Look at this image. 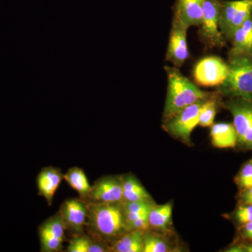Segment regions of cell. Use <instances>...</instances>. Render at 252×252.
Masks as SVG:
<instances>
[{
    "label": "cell",
    "mask_w": 252,
    "mask_h": 252,
    "mask_svg": "<svg viewBox=\"0 0 252 252\" xmlns=\"http://www.w3.org/2000/svg\"><path fill=\"white\" fill-rule=\"evenodd\" d=\"M217 114V103L215 99L209 98L204 102L203 108L199 117V126L210 127L214 124Z\"/></svg>",
    "instance_id": "obj_23"
},
{
    "label": "cell",
    "mask_w": 252,
    "mask_h": 252,
    "mask_svg": "<svg viewBox=\"0 0 252 252\" xmlns=\"http://www.w3.org/2000/svg\"><path fill=\"white\" fill-rule=\"evenodd\" d=\"M205 100L189 106L165 122L164 127L167 132L185 143H190L192 132L199 125V117Z\"/></svg>",
    "instance_id": "obj_7"
},
{
    "label": "cell",
    "mask_w": 252,
    "mask_h": 252,
    "mask_svg": "<svg viewBox=\"0 0 252 252\" xmlns=\"http://www.w3.org/2000/svg\"><path fill=\"white\" fill-rule=\"evenodd\" d=\"M144 231L128 230L109 245V252H143Z\"/></svg>",
    "instance_id": "obj_17"
},
{
    "label": "cell",
    "mask_w": 252,
    "mask_h": 252,
    "mask_svg": "<svg viewBox=\"0 0 252 252\" xmlns=\"http://www.w3.org/2000/svg\"><path fill=\"white\" fill-rule=\"evenodd\" d=\"M237 183L245 190L252 187V160L245 163L237 177Z\"/></svg>",
    "instance_id": "obj_24"
},
{
    "label": "cell",
    "mask_w": 252,
    "mask_h": 252,
    "mask_svg": "<svg viewBox=\"0 0 252 252\" xmlns=\"http://www.w3.org/2000/svg\"><path fill=\"white\" fill-rule=\"evenodd\" d=\"M61 169L53 166L43 167L36 178L38 191L51 206L55 193L63 180Z\"/></svg>",
    "instance_id": "obj_14"
},
{
    "label": "cell",
    "mask_w": 252,
    "mask_h": 252,
    "mask_svg": "<svg viewBox=\"0 0 252 252\" xmlns=\"http://www.w3.org/2000/svg\"><path fill=\"white\" fill-rule=\"evenodd\" d=\"M83 200L86 203H124L122 177L105 176L99 178Z\"/></svg>",
    "instance_id": "obj_8"
},
{
    "label": "cell",
    "mask_w": 252,
    "mask_h": 252,
    "mask_svg": "<svg viewBox=\"0 0 252 252\" xmlns=\"http://www.w3.org/2000/svg\"><path fill=\"white\" fill-rule=\"evenodd\" d=\"M252 16V0H221L220 28L226 40H231L235 31Z\"/></svg>",
    "instance_id": "obj_4"
},
{
    "label": "cell",
    "mask_w": 252,
    "mask_h": 252,
    "mask_svg": "<svg viewBox=\"0 0 252 252\" xmlns=\"http://www.w3.org/2000/svg\"><path fill=\"white\" fill-rule=\"evenodd\" d=\"M228 65V76L219 91L231 98L252 102V57H229Z\"/></svg>",
    "instance_id": "obj_3"
},
{
    "label": "cell",
    "mask_w": 252,
    "mask_h": 252,
    "mask_svg": "<svg viewBox=\"0 0 252 252\" xmlns=\"http://www.w3.org/2000/svg\"><path fill=\"white\" fill-rule=\"evenodd\" d=\"M167 76V94L163 117L165 122L184 109L210 98V94L200 90L184 77L175 67H165Z\"/></svg>",
    "instance_id": "obj_2"
},
{
    "label": "cell",
    "mask_w": 252,
    "mask_h": 252,
    "mask_svg": "<svg viewBox=\"0 0 252 252\" xmlns=\"http://www.w3.org/2000/svg\"><path fill=\"white\" fill-rule=\"evenodd\" d=\"M148 214L142 215L137 220H133L127 225L128 230H140L142 231L149 229Z\"/></svg>",
    "instance_id": "obj_27"
},
{
    "label": "cell",
    "mask_w": 252,
    "mask_h": 252,
    "mask_svg": "<svg viewBox=\"0 0 252 252\" xmlns=\"http://www.w3.org/2000/svg\"><path fill=\"white\" fill-rule=\"evenodd\" d=\"M187 30L188 28L184 26L182 23L173 19L166 59L177 67L182 66L189 58L187 41Z\"/></svg>",
    "instance_id": "obj_12"
},
{
    "label": "cell",
    "mask_w": 252,
    "mask_h": 252,
    "mask_svg": "<svg viewBox=\"0 0 252 252\" xmlns=\"http://www.w3.org/2000/svg\"></svg>",
    "instance_id": "obj_32"
},
{
    "label": "cell",
    "mask_w": 252,
    "mask_h": 252,
    "mask_svg": "<svg viewBox=\"0 0 252 252\" xmlns=\"http://www.w3.org/2000/svg\"><path fill=\"white\" fill-rule=\"evenodd\" d=\"M87 204V233L110 245L128 231L123 203Z\"/></svg>",
    "instance_id": "obj_1"
},
{
    "label": "cell",
    "mask_w": 252,
    "mask_h": 252,
    "mask_svg": "<svg viewBox=\"0 0 252 252\" xmlns=\"http://www.w3.org/2000/svg\"><path fill=\"white\" fill-rule=\"evenodd\" d=\"M204 0H177L174 19L186 28L199 26L203 18Z\"/></svg>",
    "instance_id": "obj_13"
},
{
    "label": "cell",
    "mask_w": 252,
    "mask_h": 252,
    "mask_svg": "<svg viewBox=\"0 0 252 252\" xmlns=\"http://www.w3.org/2000/svg\"><path fill=\"white\" fill-rule=\"evenodd\" d=\"M225 107L233 118V126L238 135V143L252 149V102L240 98H232Z\"/></svg>",
    "instance_id": "obj_6"
},
{
    "label": "cell",
    "mask_w": 252,
    "mask_h": 252,
    "mask_svg": "<svg viewBox=\"0 0 252 252\" xmlns=\"http://www.w3.org/2000/svg\"><path fill=\"white\" fill-rule=\"evenodd\" d=\"M66 230L72 235L84 233L87 222V204L81 198H69L64 200L59 209Z\"/></svg>",
    "instance_id": "obj_11"
},
{
    "label": "cell",
    "mask_w": 252,
    "mask_h": 252,
    "mask_svg": "<svg viewBox=\"0 0 252 252\" xmlns=\"http://www.w3.org/2000/svg\"><path fill=\"white\" fill-rule=\"evenodd\" d=\"M63 178L73 189L77 190L79 194V198L84 200L87 196L91 186L83 169L78 167H71L63 176Z\"/></svg>",
    "instance_id": "obj_21"
},
{
    "label": "cell",
    "mask_w": 252,
    "mask_h": 252,
    "mask_svg": "<svg viewBox=\"0 0 252 252\" xmlns=\"http://www.w3.org/2000/svg\"><path fill=\"white\" fill-rule=\"evenodd\" d=\"M65 230L59 212L44 220L38 228L40 251L62 252L63 243L66 241Z\"/></svg>",
    "instance_id": "obj_10"
},
{
    "label": "cell",
    "mask_w": 252,
    "mask_h": 252,
    "mask_svg": "<svg viewBox=\"0 0 252 252\" xmlns=\"http://www.w3.org/2000/svg\"><path fill=\"white\" fill-rule=\"evenodd\" d=\"M244 250L247 252H252V243L250 245H244Z\"/></svg>",
    "instance_id": "obj_30"
},
{
    "label": "cell",
    "mask_w": 252,
    "mask_h": 252,
    "mask_svg": "<svg viewBox=\"0 0 252 252\" xmlns=\"http://www.w3.org/2000/svg\"><path fill=\"white\" fill-rule=\"evenodd\" d=\"M228 252H245L244 250L243 246H234L233 248L230 249L229 250H228Z\"/></svg>",
    "instance_id": "obj_29"
},
{
    "label": "cell",
    "mask_w": 252,
    "mask_h": 252,
    "mask_svg": "<svg viewBox=\"0 0 252 252\" xmlns=\"http://www.w3.org/2000/svg\"><path fill=\"white\" fill-rule=\"evenodd\" d=\"M170 245L161 235L152 233L149 229L144 231L143 252H167Z\"/></svg>",
    "instance_id": "obj_22"
},
{
    "label": "cell",
    "mask_w": 252,
    "mask_h": 252,
    "mask_svg": "<svg viewBox=\"0 0 252 252\" xmlns=\"http://www.w3.org/2000/svg\"><path fill=\"white\" fill-rule=\"evenodd\" d=\"M172 215L171 203L160 205L154 203L148 215L149 228L162 232L167 231L171 223Z\"/></svg>",
    "instance_id": "obj_20"
},
{
    "label": "cell",
    "mask_w": 252,
    "mask_h": 252,
    "mask_svg": "<svg viewBox=\"0 0 252 252\" xmlns=\"http://www.w3.org/2000/svg\"><path fill=\"white\" fill-rule=\"evenodd\" d=\"M221 0H204L203 18L200 24V35L211 47L225 45L224 36L220 28Z\"/></svg>",
    "instance_id": "obj_5"
},
{
    "label": "cell",
    "mask_w": 252,
    "mask_h": 252,
    "mask_svg": "<svg viewBox=\"0 0 252 252\" xmlns=\"http://www.w3.org/2000/svg\"><path fill=\"white\" fill-rule=\"evenodd\" d=\"M67 252H109V245L99 241L89 233L72 235L69 242Z\"/></svg>",
    "instance_id": "obj_18"
},
{
    "label": "cell",
    "mask_w": 252,
    "mask_h": 252,
    "mask_svg": "<svg viewBox=\"0 0 252 252\" xmlns=\"http://www.w3.org/2000/svg\"><path fill=\"white\" fill-rule=\"evenodd\" d=\"M211 127L210 136L214 147L219 149L235 147L238 143V135L233 124L218 123Z\"/></svg>",
    "instance_id": "obj_16"
},
{
    "label": "cell",
    "mask_w": 252,
    "mask_h": 252,
    "mask_svg": "<svg viewBox=\"0 0 252 252\" xmlns=\"http://www.w3.org/2000/svg\"><path fill=\"white\" fill-rule=\"evenodd\" d=\"M228 74V63L217 56H208L200 60L193 69L197 84L203 86H219Z\"/></svg>",
    "instance_id": "obj_9"
},
{
    "label": "cell",
    "mask_w": 252,
    "mask_h": 252,
    "mask_svg": "<svg viewBox=\"0 0 252 252\" xmlns=\"http://www.w3.org/2000/svg\"><path fill=\"white\" fill-rule=\"evenodd\" d=\"M122 177L123 198L124 202L146 201L152 200L148 191L140 181L134 175H127Z\"/></svg>",
    "instance_id": "obj_19"
},
{
    "label": "cell",
    "mask_w": 252,
    "mask_h": 252,
    "mask_svg": "<svg viewBox=\"0 0 252 252\" xmlns=\"http://www.w3.org/2000/svg\"><path fill=\"white\" fill-rule=\"evenodd\" d=\"M249 239H250V240H252V235H250V238H249Z\"/></svg>",
    "instance_id": "obj_31"
},
{
    "label": "cell",
    "mask_w": 252,
    "mask_h": 252,
    "mask_svg": "<svg viewBox=\"0 0 252 252\" xmlns=\"http://www.w3.org/2000/svg\"><path fill=\"white\" fill-rule=\"evenodd\" d=\"M154 205L153 200L146 201L124 202L123 203L124 211L135 212V213H149Z\"/></svg>",
    "instance_id": "obj_25"
},
{
    "label": "cell",
    "mask_w": 252,
    "mask_h": 252,
    "mask_svg": "<svg viewBox=\"0 0 252 252\" xmlns=\"http://www.w3.org/2000/svg\"><path fill=\"white\" fill-rule=\"evenodd\" d=\"M242 200L247 205H252V187L243 190Z\"/></svg>",
    "instance_id": "obj_28"
},
{
    "label": "cell",
    "mask_w": 252,
    "mask_h": 252,
    "mask_svg": "<svg viewBox=\"0 0 252 252\" xmlns=\"http://www.w3.org/2000/svg\"><path fill=\"white\" fill-rule=\"evenodd\" d=\"M245 205L239 207L235 212V218L241 224L252 221V205Z\"/></svg>",
    "instance_id": "obj_26"
},
{
    "label": "cell",
    "mask_w": 252,
    "mask_h": 252,
    "mask_svg": "<svg viewBox=\"0 0 252 252\" xmlns=\"http://www.w3.org/2000/svg\"><path fill=\"white\" fill-rule=\"evenodd\" d=\"M228 57H252V16L235 31L231 39Z\"/></svg>",
    "instance_id": "obj_15"
}]
</instances>
